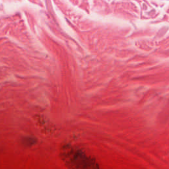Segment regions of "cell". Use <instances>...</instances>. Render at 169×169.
<instances>
[{
    "label": "cell",
    "mask_w": 169,
    "mask_h": 169,
    "mask_svg": "<svg viewBox=\"0 0 169 169\" xmlns=\"http://www.w3.org/2000/svg\"><path fill=\"white\" fill-rule=\"evenodd\" d=\"M63 159L66 164L75 168H88L93 166L91 158L81 150L74 147H66L62 151Z\"/></svg>",
    "instance_id": "obj_1"
}]
</instances>
